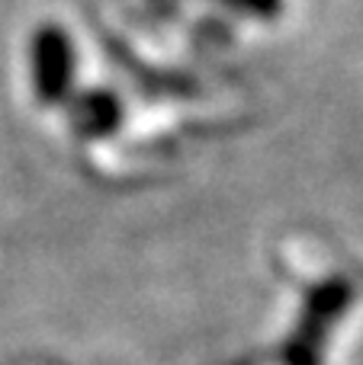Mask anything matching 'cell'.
<instances>
[{
    "label": "cell",
    "instance_id": "cell-1",
    "mask_svg": "<svg viewBox=\"0 0 363 365\" xmlns=\"http://www.w3.org/2000/svg\"><path fill=\"white\" fill-rule=\"evenodd\" d=\"M354 298V289L347 279H325L306 295L302 314L296 321L293 336L287 340V362L289 365H319L325 343L332 336V327L341 321Z\"/></svg>",
    "mask_w": 363,
    "mask_h": 365
},
{
    "label": "cell",
    "instance_id": "cell-3",
    "mask_svg": "<svg viewBox=\"0 0 363 365\" xmlns=\"http://www.w3.org/2000/svg\"><path fill=\"white\" fill-rule=\"evenodd\" d=\"M71 125L84 138H109L122 125V103L113 90H77L68 96Z\"/></svg>",
    "mask_w": 363,
    "mask_h": 365
},
{
    "label": "cell",
    "instance_id": "cell-2",
    "mask_svg": "<svg viewBox=\"0 0 363 365\" xmlns=\"http://www.w3.org/2000/svg\"><path fill=\"white\" fill-rule=\"evenodd\" d=\"M74 38L58 23H45L29 38V77L42 106H61L74 93Z\"/></svg>",
    "mask_w": 363,
    "mask_h": 365
},
{
    "label": "cell",
    "instance_id": "cell-4",
    "mask_svg": "<svg viewBox=\"0 0 363 365\" xmlns=\"http://www.w3.org/2000/svg\"><path fill=\"white\" fill-rule=\"evenodd\" d=\"M232 4L248 13H261V16H270V13L280 10V0H232Z\"/></svg>",
    "mask_w": 363,
    "mask_h": 365
}]
</instances>
